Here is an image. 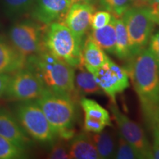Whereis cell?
<instances>
[{
	"label": "cell",
	"instance_id": "obj_1",
	"mask_svg": "<svg viewBox=\"0 0 159 159\" xmlns=\"http://www.w3.org/2000/svg\"><path fill=\"white\" fill-rule=\"evenodd\" d=\"M128 61L126 69L145 120L152 128L159 116V72L156 62L148 47Z\"/></svg>",
	"mask_w": 159,
	"mask_h": 159
},
{
	"label": "cell",
	"instance_id": "obj_2",
	"mask_svg": "<svg viewBox=\"0 0 159 159\" xmlns=\"http://www.w3.org/2000/svg\"><path fill=\"white\" fill-rule=\"evenodd\" d=\"M26 68L40 79L45 89L77 99L75 68L53 56L46 49L27 57Z\"/></svg>",
	"mask_w": 159,
	"mask_h": 159
},
{
	"label": "cell",
	"instance_id": "obj_3",
	"mask_svg": "<svg viewBox=\"0 0 159 159\" xmlns=\"http://www.w3.org/2000/svg\"><path fill=\"white\" fill-rule=\"evenodd\" d=\"M55 135L61 140H70L75 134L76 99L45 89L35 99Z\"/></svg>",
	"mask_w": 159,
	"mask_h": 159
},
{
	"label": "cell",
	"instance_id": "obj_4",
	"mask_svg": "<svg viewBox=\"0 0 159 159\" xmlns=\"http://www.w3.org/2000/svg\"><path fill=\"white\" fill-rule=\"evenodd\" d=\"M83 41L64 23L60 21L48 25L43 34V46L46 50L75 69L83 66Z\"/></svg>",
	"mask_w": 159,
	"mask_h": 159
},
{
	"label": "cell",
	"instance_id": "obj_5",
	"mask_svg": "<svg viewBox=\"0 0 159 159\" xmlns=\"http://www.w3.org/2000/svg\"><path fill=\"white\" fill-rule=\"evenodd\" d=\"M15 116L27 135L37 142L49 144L57 137L35 100L20 102L15 108Z\"/></svg>",
	"mask_w": 159,
	"mask_h": 159
},
{
	"label": "cell",
	"instance_id": "obj_6",
	"mask_svg": "<svg viewBox=\"0 0 159 159\" xmlns=\"http://www.w3.org/2000/svg\"><path fill=\"white\" fill-rule=\"evenodd\" d=\"M128 32L132 56L148 47L153 33L155 22L148 7H131L122 16Z\"/></svg>",
	"mask_w": 159,
	"mask_h": 159
},
{
	"label": "cell",
	"instance_id": "obj_7",
	"mask_svg": "<svg viewBox=\"0 0 159 159\" xmlns=\"http://www.w3.org/2000/svg\"><path fill=\"white\" fill-rule=\"evenodd\" d=\"M42 27L35 21H22L16 23L10 29L8 38L18 51L26 57L44 50Z\"/></svg>",
	"mask_w": 159,
	"mask_h": 159
},
{
	"label": "cell",
	"instance_id": "obj_8",
	"mask_svg": "<svg viewBox=\"0 0 159 159\" xmlns=\"http://www.w3.org/2000/svg\"><path fill=\"white\" fill-rule=\"evenodd\" d=\"M109 108L119 130V134L134 148L141 158H153L152 148L140 125L131 120L111 102Z\"/></svg>",
	"mask_w": 159,
	"mask_h": 159
},
{
	"label": "cell",
	"instance_id": "obj_9",
	"mask_svg": "<svg viewBox=\"0 0 159 159\" xmlns=\"http://www.w3.org/2000/svg\"><path fill=\"white\" fill-rule=\"evenodd\" d=\"M45 87L29 69L16 71L10 77L4 97L14 101L35 100L42 94Z\"/></svg>",
	"mask_w": 159,
	"mask_h": 159
},
{
	"label": "cell",
	"instance_id": "obj_10",
	"mask_svg": "<svg viewBox=\"0 0 159 159\" xmlns=\"http://www.w3.org/2000/svg\"><path fill=\"white\" fill-rule=\"evenodd\" d=\"M91 74L94 75L103 93L111 99V102L115 104L117 95L130 87V77L127 69L111 59Z\"/></svg>",
	"mask_w": 159,
	"mask_h": 159
},
{
	"label": "cell",
	"instance_id": "obj_11",
	"mask_svg": "<svg viewBox=\"0 0 159 159\" xmlns=\"http://www.w3.org/2000/svg\"><path fill=\"white\" fill-rule=\"evenodd\" d=\"M71 5L70 0H34L32 16L45 25L55 21L63 22Z\"/></svg>",
	"mask_w": 159,
	"mask_h": 159
},
{
	"label": "cell",
	"instance_id": "obj_12",
	"mask_svg": "<svg viewBox=\"0 0 159 159\" xmlns=\"http://www.w3.org/2000/svg\"><path fill=\"white\" fill-rule=\"evenodd\" d=\"M94 13V7L90 3L72 4L63 23L78 39L83 40L90 28L91 16Z\"/></svg>",
	"mask_w": 159,
	"mask_h": 159
},
{
	"label": "cell",
	"instance_id": "obj_13",
	"mask_svg": "<svg viewBox=\"0 0 159 159\" xmlns=\"http://www.w3.org/2000/svg\"><path fill=\"white\" fill-rule=\"evenodd\" d=\"M0 136L26 150L31 143L16 116L4 108H0Z\"/></svg>",
	"mask_w": 159,
	"mask_h": 159
},
{
	"label": "cell",
	"instance_id": "obj_14",
	"mask_svg": "<svg viewBox=\"0 0 159 159\" xmlns=\"http://www.w3.org/2000/svg\"><path fill=\"white\" fill-rule=\"evenodd\" d=\"M27 57L10 42L0 38V74L14 73L26 68Z\"/></svg>",
	"mask_w": 159,
	"mask_h": 159
},
{
	"label": "cell",
	"instance_id": "obj_15",
	"mask_svg": "<svg viewBox=\"0 0 159 159\" xmlns=\"http://www.w3.org/2000/svg\"><path fill=\"white\" fill-rule=\"evenodd\" d=\"M68 148L70 158L100 159L90 134L86 131L75 134Z\"/></svg>",
	"mask_w": 159,
	"mask_h": 159
},
{
	"label": "cell",
	"instance_id": "obj_16",
	"mask_svg": "<svg viewBox=\"0 0 159 159\" xmlns=\"http://www.w3.org/2000/svg\"><path fill=\"white\" fill-rule=\"evenodd\" d=\"M82 57L83 66L91 73L102 66L110 59L105 52L93 41L89 35L83 41Z\"/></svg>",
	"mask_w": 159,
	"mask_h": 159
},
{
	"label": "cell",
	"instance_id": "obj_17",
	"mask_svg": "<svg viewBox=\"0 0 159 159\" xmlns=\"http://www.w3.org/2000/svg\"><path fill=\"white\" fill-rule=\"evenodd\" d=\"M93 41L99 45L105 52L114 55L116 47V29H115V16L108 25L102 28L93 30L89 34Z\"/></svg>",
	"mask_w": 159,
	"mask_h": 159
},
{
	"label": "cell",
	"instance_id": "obj_18",
	"mask_svg": "<svg viewBox=\"0 0 159 159\" xmlns=\"http://www.w3.org/2000/svg\"><path fill=\"white\" fill-rule=\"evenodd\" d=\"M100 159L114 158L116 142L113 134L103 130L99 133H89Z\"/></svg>",
	"mask_w": 159,
	"mask_h": 159
},
{
	"label": "cell",
	"instance_id": "obj_19",
	"mask_svg": "<svg viewBox=\"0 0 159 159\" xmlns=\"http://www.w3.org/2000/svg\"><path fill=\"white\" fill-rule=\"evenodd\" d=\"M78 71L75 73V84L77 93L83 95L101 94L103 92L94 75L85 68L84 66H80Z\"/></svg>",
	"mask_w": 159,
	"mask_h": 159
},
{
	"label": "cell",
	"instance_id": "obj_20",
	"mask_svg": "<svg viewBox=\"0 0 159 159\" xmlns=\"http://www.w3.org/2000/svg\"><path fill=\"white\" fill-rule=\"evenodd\" d=\"M116 47L114 55L122 61H128L132 57L128 32L122 19L115 16Z\"/></svg>",
	"mask_w": 159,
	"mask_h": 159
},
{
	"label": "cell",
	"instance_id": "obj_21",
	"mask_svg": "<svg viewBox=\"0 0 159 159\" xmlns=\"http://www.w3.org/2000/svg\"><path fill=\"white\" fill-rule=\"evenodd\" d=\"M80 105L84 111L85 117L97 119L106 124L107 126H113L110 114L106 109L101 106L94 99L83 97L80 99Z\"/></svg>",
	"mask_w": 159,
	"mask_h": 159
},
{
	"label": "cell",
	"instance_id": "obj_22",
	"mask_svg": "<svg viewBox=\"0 0 159 159\" xmlns=\"http://www.w3.org/2000/svg\"><path fill=\"white\" fill-rule=\"evenodd\" d=\"M34 0H0L5 13L10 18H16L31 11Z\"/></svg>",
	"mask_w": 159,
	"mask_h": 159
},
{
	"label": "cell",
	"instance_id": "obj_23",
	"mask_svg": "<svg viewBox=\"0 0 159 159\" xmlns=\"http://www.w3.org/2000/svg\"><path fill=\"white\" fill-rule=\"evenodd\" d=\"M27 150L0 136V159H20L27 158Z\"/></svg>",
	"mask_w": 159,
	"mask_h": 159
},
{
	"label": "cell",
	"instance_id": "obj_24",
	"mask_svg": "<svg viewBox=\"0 0 159 159\" xmlns=\"http://www.w3.org/2000/svg\"><path fill=\"white\" fill-rule=\"evenodd\" d=\"M99 3L103 10L117 18L122 16L132 7L131 0H99Z\"/></svg>",
	"mask_w": 159,
	"mask_h": 159
},
{
	"label": "cell",
	"instance_id": "obj_25",
	"mask_svg": "<svg viewBox=\"0 0 159 159\" xmlns=\"http://www.w3.org/2000/svg\"><path fill=\"white\" fill-rule=\"evenodd\" d=\"M116 153L114 158L118 159H136L141 158L140 156L136 150L133 148L122 135L119 134L117 138Z\"/></svg>",
	"mask_w": 159,
	"mask_h": 159
},
{
	"label": "cell",
	"instance_id": "obj_26",
	"mask_svg": "<svg viewBox=\"0 0 159 159\" xmlns=\"http://www.w3.org/2000/svg\"><path fill=\"white\" fill-rule=\"evenodd\" d=\"M113 17L114 15L105 10L95 12L91 16V27L92 30L102 28L111 22Z\"/></svg>",
	"mask_w": 159,
	"mask_h": 159
},
{
	"label": "cell",
	"instance_id": "obj_27",
	"mask_svg": "<svg viewBox=\"0 0 159 159\" xmlns=\"http://www.w3.org/2000/svg\"><path fill=\"white\" fill-rule=\"evenodd\" d=\"M48 158L52 159H69V148L60 141L55 143L48 154Z\"/></svg>",
	"mask_w": 159,
	"mask_h": 159
},
{
	"label": "cell",
	"instance_id": "obj_28",
	"mask_svg": "<svg viewBox=\"0 0 159 159\" xmlns=\"http://www.w3.org/2000/svg\"><path fill=\"white\" fill-rule=\"evenodd\" d=\"M107 125L105 123L97 119L85 117L84 119V129L88 133H99L102 132Z\"/></svg>",
	"mask_w": 159,
	"mask_h": 159
},
{
	"label": "cell",
	"instance_id": "obj_29",
	"mask_svg": "<svg viewBox=\"0 0 159 159\" xmlns=\"http://www.w3.org/2000/svg\"><path fill=\"white\" fill-rule=\"evenodd\" d=\"M148 47L156 61L159 72V30L152 33Z\"/></svg>",
	"mask_w": 159,
	"mask_h": 159
},
{
	"label": "cell",
	"instance_id": "obj_30",
	"mask_svg": "<svg viewBox=\"0 0 159 159\" xmlns=\"http://www.w3.org/2000/svg\"><path fill=\"white\" fill-rule=\"evenodd\" d=\"M150 16L156 25H159V3L153 4L148 7Z\"/></svg>",
	"mask_w": 159,
	"mask_h": 159
},
{
	"label": "cell",
	"instance_id": "obj_31",
	"mask_svg": "<svg viewBox=\"0 0 159 159\" xmlns=\"http://www.w3.org/2000/svg\"><path fill=\"white\" fill-rule=\"evenodd\" d=\"M10 77L11 75L8 74H0V98L4 97Z\"/></svg>",
	"mask_w": 159,
	"mask_h": 159
},
{
	"label": "cell",
	"instance_id": "obj_32",
	"mask_svg": "<svg viewBox=\"0 0 159 159\" xmlns=\"http://www.w3.org/2000/svg\"><path fill=\"white\" fill-rule=\"evenodd\" d=\"M154 134V143L152 148V155L153 158L159 159V130H153Z\"/></svg>",
	"mask_w": 159,
	"mask_h": 159
},
{
	"label": "cell",
	"instance_id": "obj_33",
	"mask_svg": "<svg viewBox=\"0 0 159 159\" xmlns=\"http://www.w3.org/2000/svg\"><path fill=\"white\" fill-rule=\"evenodd\" d=\"M132 7H149L150 5V0H131Z\"/></svg>",
	"mask_w": 159,
	"mask_h": 159
},
{
	"label": "cell",
	"instance_id": "obj_34",
	"mask_svg": "<svg viewBox=\"0 0 159 159\" xmlns=\"http://www.w3.org/2000/svg\"><path fill=\"white\" fill-rule=\"evenodd\" d=\"M94 0H70L71 5L75 3H91Z\"/></svg>",
	"mask_w": 159,
	"mask_h": 159
},
{
	"label": "cell",
	"instance_id": "obj_35",
	"mask_svg": "<svg viewBox=\"0 0 159 159\" xmlns=\"http://www.w3.org/2000/svg\"><path fill=\"white\" fill-rule=\"evenodd\" d=\"M152 129H153V130H155V129H156V130H159V116H158V119H157L156 124H155V125L153 126V128H152Z\"/></svg>",
	"mask_w": 159,
	"mask_h": 159
},
{
	"label": "cell",
	"instance_id": "obj_36",
	"mask_svg": "<svg viewBox=\"0 0 159 159\" xmlns=\"http://www.w3.org/2000/svg\"><path fill=\"white\" fill-rule=\"evenodd\" d=\"M159 3V0H150V5H153V4Z\"/></svg>",
	"mask_w": 159,
	"mask_h": 159
},
{
	"label": "cell",
	"instance_id": "obj_37",
	"mask_svg": "<svg viewBox=\"0 0 159 159\" xmlns=\"http://www.w3.org/2000/svg\"><path fill=\"white\" fill-rule=\"evenodd\" d=\"M0 38H1V37H0Z\"/></svg>",
	"mask_w": 159,
	"mask_h": 159
}]
</instances>
